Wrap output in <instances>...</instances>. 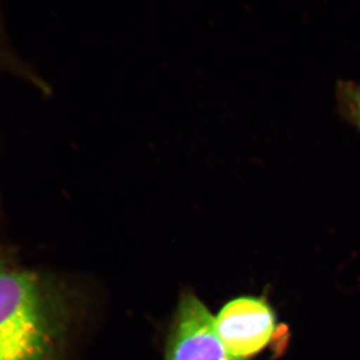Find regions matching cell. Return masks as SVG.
Segmentation results:
<instances>
[{
	"instance_id": "cell-1",
	"label": "cell",
	"mask_w": 360,
	"mask_h": 360,
	"mask_svg": "<svg viewBox=\"0 0 360 360\" xmlns=\"http://www.w3.org/2000/svg\"><path fill=\"white\" fill-rule=\"evenodd\" d=\"M58 298L32 270H0V360H56L60 340Z\"/></svg>"
},
{
	"instance_id": "cell-2",
	"label": "cell",
	"mask_w": 360,
	"mask_h": 360,
	"mask_svg": "<svg viewBox=\"0 0 360 360\" xmlns=\"http://www.w3.org/2000/svg\"><path fill=\"white\" fill-rule=\"evenodd\" d=\"M215 329L229 354L239 360L258 354L271 340L276 316L262 298L239 297L215 316Z\"/></svg>"
},
{
	"instance_id": "cell-3",
	"label": "cell",
	"mask_w": 360,
	"mask_h": 360,
	"mask_svg": "<svg viewBox=\"0 0 360 360\" xmlns=\"http://www.w3.org/2000/svg\"><path fill=\"white\" fill-rule=\"evenodd\" d=\"M214 321L196 296H184L170 330L165 360H239L222 345Z\"/></svg>"
},
{
	"instance_id": "cell-4",
	"label": "cell",
	"mask_w": 360,
	"mask_h": 360,
	"mask_svg": "<svg viewBox=\"0 0 360 360\" xmlns=\"http://www.w3.org/2000/svg\"><path fill=\"white\" fill-rule=\"evenodd\" d=\"M1 80L20 82L44 94L49 89L39 73L16 46L9 30L6 11L0 4V82Z\"/></svg>"
},
{
	"instance_id": "cell-5",
	"label": "cell",
	"mask_w": 360,
	"mask_h": 360,
	"mask_svg": "<svg viewBox=\"0 0 360 360\" xmlns=\"http://www.w3.org/2000/svg\"><path fill=\"white\" fill-rule=\"evenodd\" d=\"M335 98L341 117L360 134V82L338 80Z\"/></svg>"
},
{
	"instance_id": "cell-6",
	"label": "cell",
	"mask_w": 360,
	"mask_h": 360,
	"mask_svg": "<svg viewBox=\"0 0 360 360\" xmlns=\"http://www.w3.org/2000/svg\"><path fill=\"white\" fill-rule=\"evenodd\" d=\"M8 265L9 264H7L6 258H4V257H2V255H0V270L4 269V267L8 266Z\"/></svg>"
}]
</instances>
